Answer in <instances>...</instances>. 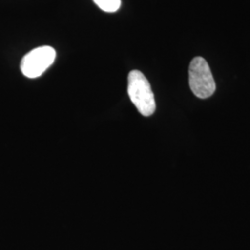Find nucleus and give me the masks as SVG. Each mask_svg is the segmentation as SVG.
<instances>
[{"mask_svg": "<svg viewBox=\"0 0 250 250\" xmlns=\"http://www.w3.org/2000/svg\"><path fill=\"white\" fill-rule=\"evenodd\" d=\"M56 55V50L48 45L35 48L22 58L21 71L28 78H37L53 64Z\"/></svg>", "mask_w": 250, "mask_h": 250, "instance_id": "nucleus-3", "label": "nucleus"}, {"mask_svg": "<svg viewBox=\"0 0 250 250\" xmlns=\"http://www.w3.org/2000/svg\"><path fill=\"white\" fill-rule=\"evenodd\" d=\"M128 95L137 110L145 117L151 116L156 102L149 82L143 73L134 70L128 75Z\"/></svg>", "mask_w": 250, "mask_h": 250, "instance_id": "nucleus-1", "label": "nucleus"}, {"mask_svg": "<svg viewBox=\"0 0 250 250\" xmlns=\"http://www.w3.org/2000/svg\"><path fill=\"white\" fill-rule=\"evenodd\" d=\"M189 85L198 99L210 98L215 93L216 83L205 59L196 57L189 66Z\"/></svg>", "mask_w": 250, "mask_h": 250, "instance_id": "nucleus-2", "label": "nucleus"}, {"mask_svg": "<svg viewBox=\"0 0 250 250\" xmlns=\"http://www.w3.org/2000/svg\"><path fill=\"white\" fill-rule=\"evenodd\" d=\"M94 2L105 12H115L121 7V0H94Z\"/></svg>", "mask_w": 250, "mask_h": 250, "instance_id": "nucleus-4", "label": "nucleus"}]
</instances>
